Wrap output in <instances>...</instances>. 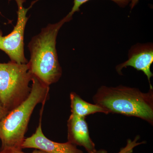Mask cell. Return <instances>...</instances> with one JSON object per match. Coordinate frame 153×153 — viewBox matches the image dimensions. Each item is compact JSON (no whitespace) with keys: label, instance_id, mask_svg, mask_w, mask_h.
I'll return each instance as SVG.
<instances>
[{"label":"cell","instance_id":"1","mask_svg":"<svg viewBox=\"0 0 153 153\" xmlns=\"http://www.w3.org/2000/svg\"><path fill=\"white\" fill-rule=\"evenodd\" d=\"M94 104L109 113L139 118L153 125V88L143 92L135 88L102 85L93 96Z\"/></svg>","mask_w":153,"mask_h":153},{"label":"cell","instance_id":"2","mask_svg":"<svg viewBox=\"0 0 153 153\" xmlns=\"http://www.w3.org/2000/svg\"><path fill=\"white\" fill-rule=\"evenodd\" d=\"M71 19L65 16L59 22L49 24L28 44L30 58L27 64L32 74L45 85L57 82L62 76L56 49V40L60 28Z\"/></svg>","mask_w":153,"mask_h":153},{"label":"cell","instance_id":"3","mask_svg":"<svg viewBox=\"0 0 153 153\" xmlns=\"http://www.w3.org/2000/svg\"><path fill=\"white\" fill-rule=\"evenodd\" d=\"M32 85L28 98L0 120L1 149H22L30 117L37 105L49 99V86L33 75Z\"/></svg>","mask_w":153,"mask_h":153},{"label":"cell","instance_id":"4","mask_svg":"<svg viewBox=\"0 0 153 153\" xmlns=\"http://www.w3.org/2000/svg\"><path fill=\"white\" fill-rule=\"evenodd\" d=\"M33 76L27 63H0V103L8 112L28 98Z\"/></svg>","mask_w":153,"mask_h":153},{"label":"cell","instance_id":"5","mask_svg":"<svg viewBox=\"0 0 153 153\" xmlns=\"http://www.w3.org/2000/svg\"><path fill=\"white\" fill-rule=\"evenodd\" d=\"M12 0H8L9 2ZM18 6V19L16 25L11 33L3 36L0 30V50L4 52L11 61L18 63H27V60L25 57L24 52V37L26 25L29 19L27 16V13L33 5L39 0L33 1L27 8L23 6L26 0H14Z\"/></svg>","mask_w":153,"mask_h":153},{"label":"cell","instance_id":"6","mask_svg":"<svg viewBox=\"0 0 153 153\" xmlns=\"http://www.w3.org/2000/svg\"><path fill=\"white\" fill-rule=\"evenodd\" d=\"M45 104V102L42 103L39 123L36 132L31 136L25 139L22 144V149H35L48 153H84L77 148V146L68 142H55L44 135L42 129V117Z\"/></svg>","mask_w":153,"mask_h":153},{"label":"cell","instance_id":"7","mask_svg":"<svg viewBox=\"0 0 153 153\" xmlns=\"http://www.w3.org/2000/svg\"><path fill=\"white\" fill-rule=\"evenodd\" d=\"M153 62V46L152 44H137L129 51L128 59L117 65L116 71L120 74L123 68L131 66L138 71H143L147 77L150 88H152L151 79L153 76L151 66Z\"/></svg>","mask_w":153,"mask_h":153},{"label":"cell","instance_id":"8","mask_svg":"<svg viewBox=\"0 0 153 153\" xmlns=\"http://www.w3.org/2000/svg\"><path fill=\"white\" fill-rule=\"evenodd\" d=\"M85 118L71 114L67 121L68 142L85 148L88 153H95V145L89 135Z\"/></svg>","mask_w":153,"mask_h":153},{"label":"cell","instance_id":"9","mask_svg":"<svg viewBox=\"0 0 153 153\" xmlns=\"http://www.w3.org/2000/svg\"><path fill=\"white\" fill-rule=\"evenodd\" d=\"M70 99L72 114L85 118L89 115L97 113H102L108 114L106 111L101 106L85 101L75 92L70 93Z\"/></svg>","mask_w":153,"mask_h":153},{"label":"cell","instance_id":"10","mask_svg":"<svg viewBox=\"0 0 153 153\" xmlns=\"http://www.w3.org/2000/svg\"><path fill=\"white\" fill-rule=\"evenodd\" d=\"M90 0H74V4L71 11L66 16L68 19H72V16L76 12H79V8L83 4ZM121 7H125L130 3V0H110Z\"/></svg>","mask_w":153,"mask_h":153},{"label":"cell","instance_id":"11","mask_svg":"<svg viewBox=\"0 0 153 153\" xmlns=\"http://www.w3.org/2000/svg\"><path fill=\"white\" fill-rule=\"evenodd\" d=\"M140 138V136L137 135L133 140L128 139L127 140V143L126 146L121 148L120 150L118 153H133L134 149L136 147L146 143V142L145 141L141 142H138ZM95 153H108V152L105 150L101 149L99 150H97Z\"/></svg>","mask_w":153,"mask_h":153},{"label":"cell","instance_id":"12","mask_svg":"<svg viewBox=\"0 0 153 153\" xmlns=\"http://www.w3.org/2000/svg\"><path fill=\"white\" fill-rule=\"evenodd\" d=\"M0 153H27L22 151V149H6L0 150ZM30 153H48L40 150L36 149L33 152Z\"/></svg>","mask_w":153,"mask_h":153},{"label":"cell","instance_id":"13","mask_svg":"<svg viewBox=\"0 0 153 153\" xmlns=\"http://www.w3.org/2000/svg\"><path fill=\"white\" fill-rule=\"evenodd\" d=\"M7 111L3 107L2 105L0 103V120L3 118L5 116L8 114Z\"/></svg>","mask_w":153,"mask_h":153},{"label":"cell","instance_id":"14","mask_svg":"<svg viewBox=\"0 0 153 153\" xmlns=\"http://www.w3.org/2000/svg\"><path fill=\"white\" fill-rule=\"evenodd\" d=\"M139 0H130V7L131 10H132L135 7L139 2Z\"/></svg>","mask_w":153,"mask_h":153}]
</instances>
